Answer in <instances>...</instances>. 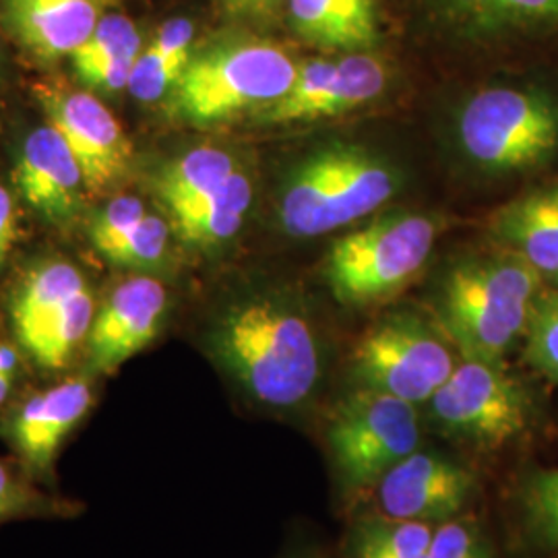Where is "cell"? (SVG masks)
<instances>
[{
	"instance_id": "6da1fadb",
	"label": "cell",
	"mask_w": 558,
	"mask_h": 558,
	"mask_svg": "<svg viewBox=\"0 0 558 558\" xmlns=\"http://www.w3.org/2000/svg\"><path fill=\"white\" fill-rule=\"evenodd\" d=\"M207 341L221 368L265 408H296L319 385V336L304 311L279 294L228 304Z\"/></svg>"
},
{
	"instance_id": "7a4b0ae2",
	"label": "cell",
	"mask_w": 558,
	"mask_h": 558,
	"mask_svg": "<svg viewBox=\"0 0 558 558\" xmlns=\"http://www.w3.org/2000/svg\"><path fill=\"white\" fill-rule=\"evenodd\" d=\"M544 290L538 271L513 255L465 260L440 290V331L465 359L502 362L525 333L534 302Z\"/></svg>"
},
{
	"instance_id": "3957f363",
	"label": "cell",
	"mask_w": 558,
	"mask_h": 558,
	"mask_svg": "<svg viewBox=\"0 0 558 558\" xmlns=\"http://www.w3.org/2000/svg\"><path fill=\"white\" fill-rule=\"evenodd\" d=\"M398 186L396 168L371 149L331 145L290 172L279 199V221L292 236H320L371 216Z\"/></svg>"
},
{
	"instance_id": "277c9868",
	"label": "cell",
	"mask_w": 558,
	"mask_h": 558,
	"mask_svg": "<svg viewBox=\"0 0 558 558\" xmlns=\"http://www.w3.org/2000/svg\"><path fill=\"white\" fill-rule=\"evenodd\" d=\"M299 69L269 41H223L191 57L170 106L179 119L197 126L263 112L290 92Z\"/></svg>"
},
{
	"instance_id": "5b68a950",
	"label": "cell",
	"mask_w": 558,
	"mask_h": 558,
	"mask_svg": "<svg viewBox=\"0 0 558 558\" xmlns=\"http://www.w3.org/2000/svg\"><path fill=\"white\" fill-rule=\"evenodd\" d=\"M439 223L422 214H391L339 239L325 279L341 304L366 306L399 294L430 257Z\"/></svg>"
},
{
	"instance_id": "8992f818",
	"label": "cell",
	"mask_w": 558,
	"mask_h": 558,
	"mask_svg": "<svg viewBox=\"0 0 558 558\" xmlns=\"http://www.w3.org/2000/svg\"><path fill=\"white\" fill-rule=\"evenodd\" d=\"M325 439L345 490H373L393 465L422 447L418 405L356 387L336 403Z\"/></svg>"
},
{
	"instance_id": "52a82bcc",
	"label": "cell",
	"mask_w": 558,
	"mask_h": 558,
	"mask_svg": "<svg viewBox=\"0 0 558 558\" xmlns=\"http://www.w3.org/2000/svg\"><path fill=\"white\" fill-rule=\"evenodd\" d=\"M459 143L490 172L536 168L558 149V104L538 89L490 87L463 106Z\"/></svg>"
},
{
	"instance_id": "ba28073f",
	"label": "cell",
	"mask_w": 558,
	"mask_h": 558,
	"mask_svg": "<svg viewBox=\"0 0 558 558\" xmlns=\"http://www.w3.org/2000/svg\"><path fill=\"white\" fill-rule=\"evenodd\" d=\"M9 313L21 348L41 368L59 371L87 341L96 300L75 265L41 260L20 279Z\"/></svg>"
},
{
	"instance_id": "9c48e42d",
	"label": "cell",
	"mask_w": 558,
	"mask_h": 558,
	"mask_svg": "<svg viewBox=\"0 0 558 558\" xmlns=\"http://www.w3.org/2000/svg\"><path fill=\"white\" fill-rule=\"evenodd\" d=\"M426 410L445 437L497 449L527 428L532 399L502 362L461 356Z\"/></svg>"
},
{
	"instance_id": "30bf717a",
	"label": "cell",
	"mask_w": 558,
	"mask_h": 558,
	"mask_svg": "<svg viewBox=\"0 0 558 558\" xmlns=\"http://www.w3.org/2000/svg\"><path fill=\"white\" fill-rule=\"evenodd\" d=\"M447 336L412 313L379 320L360 339L352 356L359 387L426 403L451 377L458 360Z\"/></svg>"
},
{
	"instance_id": "8fae6325",
	"label": "cell",
	"mask_w": 558,
	"mask_h": 558,
	"mask_svg": "<svg viewBox=\"0 0 558 558\" xmlns=\"http://www.w3.org/2000/svg\"><path fill=\"white\" fill-rule=\"evenodd\" d=\"M41 108L77 158L89 193H101L126 177L133 145L119 119L94 94L54 85L38 87Z\"/></svg>"
},
{
	"instance_id": "7c38bea8",
	"label": "cell",
	"mask_w": 558,
	"mask_h": 558,
	"mask_svg": "<svg viewBox=\"0 0 558 558\" xmlns=\"http://www.w3.org/2000/svg\"><path fill=\"white\" fill-rule=\"evenodd\" d=\"M387 83L385 62L368 52H350L336 62L311 60L300 66L290 92L260 112V120L294 124L333 119L377 100Z\"/></svg>"
},
{
	"instance_id": "4fadbf2b",
	"label": "cell",
	"mask_w": 558,
	"mask_h": 558,
	"mask_svg": "<svg viewBox=\"0 0 558 558\" xmlns=\"http://www.w3.org/2000/svg\"><path fill=\"white\" fill-rule=\"evenodd\" d=\"M373 490L383 518L437 525L458 518L476 490V478L456 459L420 447L393 465Z\"/></svg>"
},
{
	"instance_id": "5bb4252c",
	"label": "cell",
	"mask_w": 558,
	"mask_h": 558,
	"mask_svg": "<svg viewBox=\"0 0 558 558\" xmlns=\"http://www.w3.org/2000/svg\"><path fill=\"white\" fill-rule=\"evenodd\" d=\"M92 405V383L85 377H75L29 396L4 420L0 433L17 453L23 472L29 478L52 476L62 442L89 414Z\"/></svg>"
},
{
	"instance_id": "9a60e30c",
	"label": "cell",
	"mask_w": 558,
	"mask_h": 558,
	"mask_svg": "<svg viewBox=\"0 0 558 558\" xmlns=\"http://www.w3.org/2000/svg\"><path fill=\"white\" fill-rule=\"evenodd\" d=\"M168 290L158 279H124L96 311L87 336L92 373L112 375L158 338L168 313Z\"/></svg>"
},
{
	"instance_id": "2e32d148",
	"label": "cell",
	"mask_w": 558,
	"mask_h": 558,
	"mask_svg": "<svg viewBox=\"0 0 558 558\" xmlns=\"http://www.w3.org/2000/svg\"><path fill=\"white\" fill-rule=\"evenodd\" d=\"M15 182L23 201L44 220L69 226L80 216L87 184L80 161L52 124L23 141Z\"/></svg>"
},
{
	"instance_id": "e0dca14e",
	"label": "cell",
	"mask_w": 558,
	"mask_h": 558,
	"mask_svg": "<svg viewBox=\"0 0 558 558\" xmlns=\"http://www.w3.org/2000/svg\"><path fill=\"white\" fill-rule=\"evenodd\" d=\"M21 46L41 60L73 57L106 15V0H0Z\"/></svg>"
},
{
	"instance_id": "ac0fdd59",
	"label": "cell",
	"mask_w": 558,
	"mask_h": 558,
	"mask_svg": "<svg viewBox=\"0 0 558 558\" xmlns=\"http://www.w3.org/2000/svg\"><path fill=\"white\" fill-rule=\"evenodd\" d=\"M500 244L530 263L542 278L558 281V184L502 205L490 221Z\"/></svg>"
},
{
	"instance_id": "d6986e66",
	"label": "cell",
	"mask_w": 558,
	"mask_h": 558,
	"mask_svg": "<svg viewBox=\"0 0 558 558\" xmlns=\"http://www.w3.org/2000/svg\"><path fill=\"white\" fill-rule=\"evenodd\" d=\"M300 38L323 50L366 52L379 38L377 0H286Z\"/></svg>"
},
{
	"instance_id": "ffe728a7",
	"label": "cell",
	"mask_w": 558,
	"mask_h": 558,
	"mask_svg": "<svg viewBox=\"0 0 558 558\" xmlns=\"http://www.w3.org/2000/svg\"><path fill=\"white\" fill-rule=\"evenodd\" d=\"M141 50L143 38L135 21L120 13H106L71 62L85 87L101 94H119L129 89Z\"/></svg>"
},
{
	"instance_id": "44dd1931",
	"label": "cell",
	"mask_w": 558,
	"mask_h": 558,
	"mask_svg": "<svg viewBox=\"0 0 558 558\" xmlns=\"http://www.w3.org/2000/svg\"><path fill=\"white\" fill-rule=\"evenodd\" d=\"M253 195V182L236 170L220 189L170 216L177 236L193 248H214L236 236Z\"/></svg>"
},
{
	"instance_id": "7402d4cb",
	"label": "cell",
	"mask_w": 558,
	"mask_h": 558,
	"mask_svg": "<svg viewBox=\"0 0 558 558\" xmlns=\"http://www.w3.org/2000/svg\"><path fill=\"white\" fill-rule=\"evenodd\" d=\"M195 29L189 20L166 21L133 66L129 92L135 100L158 101L174 89L193 57Z\"/></svg>"
},
{
	"instance_id": "603a6c76",
	"label": "cell",
	"mask_w": 558,
	"mask_h": 558,
	"mask_svg": "<svg viewBox=\"0 0 558 558\" xmlns=\"http://www.w3.org/2000/svg\"><path fill=\"white\" fill-rule=\"evenodd\" d=\"M236 170V161L228 151L218 147H197L161 168L156 179V195L172 216L220 189Z\"/></svg>"
},
{
	"instance_id": "cb8c5ba5",
	"label": "cell",
	"mask_w": 558,
	"mask_h": 558,
	"mask_svg": "<svg viewBox=\"0 0 558 558\" xmlns=\"http://www.w3.org/2000/svg\"><path fill=\"white\" fill-rule=\"evenodd\" d=\"M433 523L401 519H364L350 536V558H426Z\"/></svg>"
},
{
	"instance_id": "d4e9b609",
	"label": "cell",
	"mask_w": 558,
	"mask_h": 558,
	"mask_svg": "<svg viewBox=\"0 0 558 558\" xmlns=\"http://www.w3.org/2000/svg\"><path fill=\"white\" fill-rule=\"evenodd\" d=\"M456 17L480 29L558 23V0H440Z\"/></svg>"
},
{
	"instance_id": "484cf974",
	"label": "cell",
	"mask_w": 558,
	"mask_h": 558,
	"mask_svg": "<svg viewBox=\"0 0 558 558\" xmlns=\"http://www.w3.org/2000/svg\"><path fill=\"white\" fill-rule=\"evenodd\" d=\"M77 507L66 500L44 495L25 472H17L0 461V523L11 519L69 515Z\"/></svg>"
},
{
	"instance_id": "4316f807",
	"label": "cell",
	"mask_w": 558,
	"mask_h": 558,
	"mask_svg": "<svg viewBox=\"0 0 558 558\" xmlns=\"http://www.w3.org/2000/svg\"><path fill=\"white\" fill-rule=\"evenodd\" d=\"M523 338L525 360L558 383V288L539 292Z\"/></svg>"
},
{
	"instance_id": "83f0119b",
	"label": "cell",
	"mask_w": 558,
	"mask_h": 558,
	"mask_svg": "<svg viewBox=\"0 0 558 558\" xmlns=\"http://www.w3.org/2000/svg\"><path fill=\"white\" fill-rule=\"evenodd\" d=\"M521 507L534 538L558 548V468L530 474L521 488Z\"/></svg>"
},
{
	"instance_id": "f1b7e54d",
	"label": "cell",
	"mask_w": 558,
	"mask_h": 558,
	"mask_svg": "<svg viewBox=\"0 0 558 558\" xmlns=\"http://www.w3.org/2000/svg\"><path fill=\"white\" fill-rule=\"evenodd\" d=\"M168 242H170L168 223L154 214H147L135 226V230L106 255V259L120 267L151 269L160 265L166 257Z\"/></svg>"
},
{
	"instance_id": "f546056e",
	"label": "cell",
	"mask_w": 558,
	"mask_h": 558,
	"mask_svg": "<svg viewBox=\"0 0 558 558\" xmlns=\"http://www.w3.org/2000/svg\"><path fill=\"white\" fill-rule=\"evenodd\" d=\"M147 207L137 197H117L110 201L89 226V240L100 251L108 255L114 246L126 239L135 226L147 216Z\"/></svg>"
},
{
	"instance_id": "4dcf8cb0",
	"label": "cell",
	"mask_w": 558,
	"mask_h": 558,
	"mask_svg": "<svg viewBox=\"0 0 558 558\" xmlns=\"http://www.w3.org/2000/svg\"><path fill=\"white\" fill-rule=\"evenodd\" d=\"M426 558H493V555L478 525L458 515L435 525Z\"/></svg>"
},
{
	"instance_id": "1f68e13d",
	"label": "cell",
	"mask_w": 558,
	"mask_h": 558,
	"mask_svg": "<svg viewBox=\"0 0 558 558\" xmlns=\"http://www.w3.org/2000/svg\"><path fill=\"white\" fill-rule=\"evenodd\" d=\"M17 239V214L9 191L0 184V265Z\"/></svg>"
},
{
	"instance_id": "d6a6232c",
	"label": "cell",
	"mask_w": 558,
	"mask_h": 558,
	"mask_svg": "<svg viewBox=\"0 0 558 558\" xmlns=\"http://www.w3.org/2000/svg\"><path fill=\"white\" fill-rule=\"evenodd\" d=\"M17 373H20L17 352L9 343L0 341V410L11 396V387L17 379Z\"/></svg>"
},
{
	"instance_id": "836d02e7",
	"label": "cell",
	"mask_w": 558,
	"mask_h": 558,
	"mask_svg": "<svg viewBox=\"0 0 558 558\" xmlns=\"http://www.w3.org/2000/svg\"><path fill=\"white\" fill-rule=\"evenodd\" d=\"M283 0H221V7L232 17H265L274 13Z\"/></svg>"
},
{
	"instance_id": "e575fe53",
	"label": "cell",
	"mask_w": 558,
	"mask_h": 558,
	"mask_svg": "<svg viewBox=\"0 0 558 558\" xmlns=\"http://www.w3.org/2000/svg\"><path fill=\"white\" fill-rule=\"evenodd\" d=\"M555 286H557V288H558V281H557V283H555Z\"/></svg>"
}]
</instances>
